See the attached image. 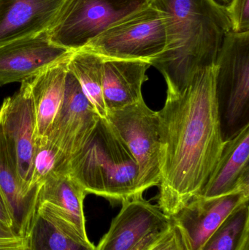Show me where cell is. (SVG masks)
Masks as SVG:
<instances>
[{"instance_id": "8", "label": "cell", "mask_w": 249, "mask_h": 250, "mask_svg": "<svg viewBox=\"0 0 249 250\" xmlns=\"http://www.w3.org/2000/svg\"><path fill=\"white\" fill-rule=\"evenodd\" d=\"M0 126L23 190L26 193H38L39 188H32L36 122L29 81L21 83L19 92L3 101Z\"/></svg>"}, {"instance_id": "27", "label": "cell", "mask_w": 249, "mask_h": 250, "mask_svg": "<svg viewBox=\"0 0 249 250\" xmlns=\"http://www.w3.org/2000/svg\"><path fill=\"white\" fill-rule=\"evenodd\" d=\"M211 1L219 7L227 9L229 7L232 0H211Z\"/></svg>"}, {"instance_id": "13", "label": "cell", "mask_w": 249, "mask_h": 250, "mask_svg": "<svg viewBox=\"0 0 249 250\" xmlns=\"http://www.w3.org/2000/svg\"><path fill=\"white\" fill-rule=\"evenodd\" d=\"M249 125L225 141L220 158L197 197L216 198L243 190L249 192Z\"/></svg>"}, {"instance_id": "22", "label": "cell", "mask_w": 249, "mask_h": 250, "mask_svg": "<svg viewBox=\"0 0 249 250\" xmlns=\"http://www.w3.org/2000/svg\"><path fill=\"white\" fill-rule=\"evenodd\" d=\"M69 167L70 158L49 138H36L32 163V188H39L51 176L68 174Z\"/></svg>"}, {"instance_id": "9", "label": "cell", "mask_w": 249, "mask_h": 250, "mask_svg": "<svg viewBox=\"0 0 249 250\" xmlns=\"http://www.w3.org/2000/svg\"><path fill=\"white\" fill-rule=\"evenodd\" d=\"M95 250H147L172 226V219L143 196L121 203Z\"/></svg>"}, {"instance_id": "2", "label": "cell", "mask_w": 249, "mask_h": 250, "mask_svg": "<svg viewBox=\"0 0 249 250\" xmlns=\"http://www.w3.org/2000/svg\"><path fill=\"white\" fill-rule=\"evenodd\" d=\"M166 19V46L150 62L170 92L187 87L194 76L216 65L224 39L232 30L226 9L211 0H151Z\"/></svg>"}, {"instance_id": "1", "label": "cell", "mask_w": 249, "mask_h": 250, "mask_svg": "<svg viewBox=\"0 0 249 250\" xmlns=\"http://www.w3.org/2000/svg\"><path fill=\"white\" fill-rule=\"evenodd\" d=\"M216 66L206 67L178 92L167 91L157 111L161 142L158 207L172 217L198 196L220 158Z\"/></svg>"}, {"instance_id": "6", "label": "cell", "mask_w": 249, "mask_h": 250, "mask_svg": "<svg viewBox=\"0 0 249 250\" xmlns=\"http://www.w3.org/2000/svg\"><path fill=\"white\" fill-rule=\"evenodd\" d=\"M166 42L165 13L150 4L113 25L81 49L105 59L150 62L163 52Z\"/></svg>"}, {"instance_id": "7", "label": "cell", "mask_w": 249, "mask_h": 250, "mask_svg": "<svg viewBox=\"0 0 249 250\" xmlns=\"http://www.w3.org/2000/svg\"><path fill=\"white\" fill-rule=\"evenodd\" d=\"M107 120L124 141L138 168L141 195L160 181L161 142L157 112L144 99L121 109L110 111Z\"/></svg>"}, {"instance_id": "20", "label": "cell", "mask_w": 249, "mask_h": 250, "mask_svg": "<svg viewBox=\"0 0 249 250\" xmlns=\"http://www.w3.org/2000/svg\"><path fill=\"white\" fill-rule=\"evenodd\" d=\"M103 64V57L80 49L72 53L67 67L97 115L100 118L107 119L108 111L102 92Z\"/></svg>"}, {"instance_id": "4", "label": "cell", "mask_w": 249, "mask_h": 250, "mask_svg": "<svg viewBox=\"0 0 249 250\" xmlns=\"http://www.w3.org/2000/svg\"><path fill=\"white\" fill-rule=\"evenodd\" d=\"M216 66L218 114L225 142L249 125V32L227 34Z\"/></svg>"}, {"instance_id": "24", "label": "cell", "mask_w": 249, "mask_h": 250, "mask_svg": "<svg viewBox=\"0 0 249 250\" xmlns=\"http://www.w3.org/2000/svg\"><path fill=\"white\" fill-rule=\"evenodd\" d=\"M0 250H28L27 239L0 224Z\"/></svg>"}, {"instance_id": "19", "label": "cell", "mask_w": 249, "mask_h": 250, "mask_svg": "<svg viewBox=\"0 0 249 250\" xmlns=\"http://www.w3.org/2000/svg\"><path fill=\"white\" fill-rule=\"evenodd\" d=\"M86 191L70 174L51 176L40 185L38 205L47 204L68 220L79 233L88 238L83 202Z\"/></svg>"}, {"instance_id": "18", "label": "cell", "mask_w": 249, "mask_h": 250, "mask_svg": "<svg viewBox=\"0 0 249 250\" xmlns=\"http://www.w3.org/2000/svg\"><path fill=\"white\" fill-rule=\"evenodd\" d=\"M0 190L13 222V229L27 239L37 214L38 193L23 190L16 167L9 155L0 126Z\"/></svg>"}, {"instance_id": "10", "label": "cell", "mask_w": 249, "mask_h": 250, "mask_svg": "<svg viewBox=\"0 0 249 250\" xmlns=\"http://www.w3.org/2000/svg\"><path fill=\"white\" fill-rule=\"evenodd\" d=\"M73 51L50 41L47 31L0 45V84L31 80Z\"/></svg>"}, {"instance_id": "16", "label": "cell", "mask_w": 249, "mask_h": 250, "mask_svg": "<svg viewBox=\"0 0 249 250\" xmlns=\"http://www.w3.org/2000/svg\"><path fill=\"white\" fill-rule=\"evenodd\" d=\"M70 55L29 81L36 122V138H48L51 133L64 100Z\"/></svg>"}, {"instance_id": "5", "label": "cell", "mask_w": 249, "mask_h": 250, "mask_svg": "<svg viewBox=\"0 0 249 250\" xmlns=\"http://www.w3.org/2000/svg\"><path fill=\"white\" fill-rule=\"evenodd\" d=\"M150 4L151 0H64L47 33L56 45L78 51L113 25Z\"/></svg>"}, {"instance_id": "17", "label": "cell", "mask_w": 249, "mask_h": 250, "mask_svg": "<svg viewBox=\"0 0 249 250\" xmlns=\"http://www.w3.org/2000/svg\"><path fill=\"white\" fill-rule=\"evenodd\" d=\"M28 250H95L68 220L47 204H39L27 236Z\"/></svg>"}, {"instance_id": "25", "label": "cell", "mask_w": 249, "mask_h": 250, "mask_svg": "<svg viewBox=\"0 0 249 250\" xmlns=\"http://www.w3.org/2000/svg\"><path fill=\"white\" fill-rule=\"evenodd\" d=\"M147 250H185L181 235L172 223L169 230Z\"/></svg>"}, {"instance_id": "12", "label": "cell", "mask_w": 249, "mask_h": 250, "mask_svg": "<svg viewBox=\"0 0 249 250\" xmlns=\"http://www.w3.org/2000/svg\"><path fill=\"white\" fill-rule=\"evenodd\" d=\"M99 118L68 70L64 100L48 138L70 160L84 145Z\"/></svg>"}, {"instance_id": "23", "label": "cell", "mask_w": 249, "mask_h": 250, "mask_svg": "<svg viewBox=\"0 0 249 250\" xmlns=\"http://www.w3.org/2000/svg\"><path fill=\"white\" fill-rule=\"evenodd\" d=\"M226 10L233 32H249V0H232Z\"/></svg>"}, {"instance_id": "3", "label": "cell", "mask_w": 249, "mask_h": 250, "mask_svg": "<svg viewBox=\"0 0 249 250\" xmlns=\"http://www.w3.org/2000/svg\"><path fill=\"white\" fill-rule=\"evenodd\" d=\"M69 174L86 193L112 203L143 196L135 160L107 119H99L84 145L71 157Z\"/></svg>"}, {"instance_id": "14", "label": "cell", "mask_w": 249, "mask_h": 250, "mask_svg": "<svg viewBox=\"0 0 249 250\" xmlns=\"http://www.w3.org/2000/svg\"><path fill=\"white\" fill-rule=\"evenodd\" d=\"M64 0H0V45L47 30Z\"/></svg>"}, {"instance_id": "26", "label": "cell", "mask_w": 249, "mask_h": 250, "mask_svg": "<svg viewBox=\"0 0 249 250\" xmlns=\"http://www.w3.org/2000/svg\"><path fill=\"white\" fill-rule=\"evenodd\" d=\"M0 224L13 229L11 217L1 190H0Z\"/></svg>"}, {"instance_id": "21", "label": "cell", "mask_w": 249, "mask_h": 250, "mask_svg": "<svg viewBox=\"0 0 249 250\" xmlns=\"http://www.w3.org/2000/svg\"><path fill=\"white\" fill-rule=\"evenodd\" d=\"M200 250H249V202L235 209Z\"/></svg>"}, {"instance_id": "11", "label": "cell", "mask_w": 249, "mask_h": 250, "mask_svg": "<svg viewBox=\"0 0 249 250\" xmlns=\"http://www.w3.org/2000/svg\"><path fill=\"white\" fill-rule=\"evenodd\" d=\"M249 201V192L243 190L216 198H193L171 217L185 250H200L223 222Z\"/></svg>"}, {"instance_id": "15", "label": "cell", "mask_w": 249, "mask_h": 250, "mask_svg": "<svg viewBox=\"0 0 249 250\" xmlns=\"http://www.w3.org/2000/svg\"><path fill=\"white\" fill-rule=\"evenodd\" d=\"M151 66L143 60L104 58L102 92L108 112L143 100L142 86L149 80L146 71Z\"/></svg>"}]
</instances>
